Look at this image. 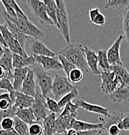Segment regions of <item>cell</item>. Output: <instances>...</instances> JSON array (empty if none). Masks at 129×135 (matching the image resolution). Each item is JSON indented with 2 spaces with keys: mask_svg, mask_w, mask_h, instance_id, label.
Instances as JSON below:
<instances>
[{
  "mask_svg": "<svg viewBox=\"0 0 129 135\" xmlns=\"http://www.w3.org/2000/svg\"><path fill=\"white\" fill-rule=\"evenodd\" d=\"M76 118L74 116H58L56 119V134L63 133L70 129V123L72 119Z\"/></svg>",
  "mask_w": 129,
  "mask_h": 135,
  "instance_id": "cell-26",
  "label": "cell"
},
{
  "mask_svg": "<svg viewBox=\"0 0 129 135\" xmlns=\"http://www.w3.org/2000/svg\"><path fill=\"white\" fill-rule=\"evenodd\" d=\"M0 46H1V44H0Z\"/></svg>",
  "mask_w": 129,
  "mask_h": 135,
  "instance_id": "cell-52",
  "label": "cell"
},
{
  "mask_svg": "<svg viewBox=\"0 0 129 135\" xmlns=\"http://www.w3.org/2000/svg\"><path fill=\"white\" fill-rule=\"evenodd\" d=\"M34 99V102L31 108L34 112L36 122L40 123L48 116V110L46 107V98L43 96L41 92L37 90Z\"/></svg>",
  "mask_w": 129,
  "mask_h": 135,
  "instance_id": "cell-8",
  "label": "cell"
},
{
  "mask_svg": "<svg viewBox=\"0 0 129 135\" xmlns=\"http://www.w3.org/2000/svg\"><path fill=\"white\" fill-rule=\"evenodd\" d=\"M79 107L76 103H73L72 102L68 103L63 109L62 112L60 114V116H77V111L79 109Z\"/></svg>",
  "mask_w": 129,
  "mask_h": 135,
  "instance_id": "cell-34",
  "label": "cell"
},
{
  "mask_svg": "<svg viewBox=\"0 0 129 135\" xmlns=\"http://www.w3.org/2000/svg\"><path fill=\"white\" fill-rule=\"evenodd\" d=\"M111 71L114 73L120 86L129 85V72L123 64L111 66Z\"/></svg>",
  "mask_w": 129,
  "mask_h": 135,
  "instance_id": "cell-21",
  "label": "cell"
},
{
  "mask_svg": "<svg viewBox=\"0 0 129 135\" xmlns=\"http://www.w3.org/2000/svg\"><path fill=\"white\" fill-rule=\"evenodd\" d=\"M57 58H58L60 64H61L62 68V70H64V73H65L66 75V77H68L70 71L72 70H73V69L76 68L77 67L75 66H74L73 64H71L69 60H67L65 57H63L61 55H57Z\"/></svg>",
  "mask_w": 129,
  "mask_h": 135,
  "instance_id": "cell-35",
  "label": "cell"
},
{
  "mask_svg": "<svg viewBox=\"0 0 129 135\" xmlns=\"http://www.w3.org/2000/svg\"><path fill=\"white\" fill-rule=\"evenodd\" d=\"M14 122L13 118H5L1 120L0 122V126H1L2 130L7 131L13 129Z\"/></svg>",
  "mask_w": 129,
  "mask_h": 135,
  "instance_id": "cell-41",
  "label": "cell"
},
{
  "mask_svg": "<svg viewBox=\"0 0 129 135\" xmlns=\"http://www.w3.org/2000/svg\"><path fill=\"white\" fill-rule=\"evenodd\" d=\"M16 116L29 126L36 122L32 108L17 109Z\"/></svg>",
  "mask_w": 129,
  "mask_h": 135,
  "instance_id": "cell-27",
  "label": "cell"
},
{
  "mask_svg": "<svg viewBox=\"0 0 129 135\" xmlns=\"http://www.w3.org/2000/svg\"><path fill=\"white\" fill-rule=\"evenodd\" d=\"M70 129H73L77 131L87 132L103 129L102 123H92L83 121L78 120L76 118L72 119L70 123Z\"/></svg>",
  "mask_w": 129,
  "mask_h": 135,
  "instance_id": "cell-16",
  "label": "cell"
},
{
  "mask_svg": "<svg viewBox=\"0 0 129 135\" xmlns=\"http://www.w3.org/2000/svg\"><path fill=\"white\" fill-rule=\"evenodd\" d=\"M43 3L46 8V11L49 18L51 19L53 25L57 28H59L57 22V7L56 2L54 0H44Z\"/></svg>",
  "mask_w": 129,
  "mask_h": 135,
  "instance_id": "cell-28",
  "label": "cell"
},
{
  "mask_svg": "<svg viewBox=\"0 0 129 135\" xmlns=\"http://www.w3.org/2000/svg\"><path fill=\"white\" fill-rule=\"evenodd\" d=\"M29 68L14 69L12 71V86L14 90L21 92L22 84L27 75Z\"/></svg>",
  "mask_w": 129,
  "mask_h": 135,
  "instance_id": "cell-20",
  "label": "cell"
},
{
  "mask_svg": "<svg viewBox=\"0 0 129 135\" xmlns=\"http://www.w3.org/2000/svg\"><path fill=\"white\" fill-rule=\"evenodd\" d=\"M0 30H1L3 38L7 46V47L12 53L19 55L23 56V57L29 56L26 53V50L22 48L19 42L13 37L12 34L7 29V27L5 23L0 24Z\"/></svg>",
  "mask_w": 129,
  "mask_h": 135,
  "instance_id": "cell-7",
  "label": "cell"
},
{
  "mask_svg": "<svg viewBox=\"0 0 129 135\" xmlns=\"http://www.w3.org/2000/svg\"><path fill=\"white\" fill-rule=\"evenodd\" d=\"M36 81L33 69L29 68L23 84H22L21 92L29 96L34 97L36 95Z\"/></svg>",
  "mask_w": 129,
  "mask_h": 135,
  "instance_id": "cell-15",
  "label": "cell"
},
{
  "mask_svg": "<svg viewBox=\"0 0 129 135\" xmlns=\"http://www.w3.org/2000/svg\"><path fill=\"white\" fill-rule=\"evenodd\" d=\"M76 88V87L70 82L66 76H62L55 74L53 80L51 92L54 98L59 99L64 95Z\"/></svg>",
  "mask_w": 129,
  "mask_h": 135,
  "instance_id": "cell-4",
  "label": "cell"
},
{
  "mask_svg": "<svg viewBox=\"0 0 129 135\" xmlns=\"http://www.w3.org/2000/svg\"><path fill=\"white\" fill-rule=\"evenodd\" d=\"M2 16L3 20H5V23L7 27V29H9V31L12 34L13 37L19 42L22 48L25 50V46H26V41L28 39V36L25 35L23 33H22L21 31L18 29V27L13 22H11L3 12Z\"/></svg>",
  "mask_w": 129,
  "mask_h": 135,
  "instance_id": "cell-14",
  "label": "cell"
},
{
  "mask_svg": "<svg viewBox=\"0 0 129 135\" xmlns=\"http://www.w3.org/2000/svg\"><path fill=\"white\" fill-rule=\"evenodd\" d=\"M121 131L117 125H112L108 127L107 130V133L108 135H120Z\"/></svg>",
  "mask_w": 129,
  "mask_h": 135,
  "instance_id": "cell-44",
  "label": "cell"
},
{
  "mask_svg": "<svg viewBox=\"0 0 129 135\" xmlns=\"http://www.w3.org/2000/svg\"><path fill=\"white\" fill-rule=\"evenodd\" d=\"M91 135H108L107 133V131H105V129H99V130H95L93 133H92Z\"/></svg>",
  "mask_w": 129,
  "mask_h": 135,
  "instance_id": "cell-48",
  "label": "cell"
},
{
  "mask_svg": "<svg viewBox=\"0 0 129 135\" xmlns=\"http://www.w3.org/2000/svg\"><path fill=\"white\" fill-rule=\"evenodd\" d=\"M100 10L98 8H91L89 11V16L91 22L96 18V16L100 13Z\"/></svg>",
  "mask_w": 129,
  "mask_h": 135,
  "instance_id": "cell-46",
  "label": "cell"
},
{
  "mask_svg": "<svg viewBox=\"0 0 129 135\" xmlns=\"http://www.w3.org/2000/svg\"><path fill=\"white\" fill-rule=\"evenodd\" d=\"M5 71L2 67L0 66V79H4L5 77Z\"/></svg>",
  "mask_w": 129,
  "mask_h": 135,
  "instance_id": "cell-50",
  "label": "cell"
},
{
  "mask_svg": "<svg viewBox=\"0 0 129 135\" xmlns=\"http://www.w3.org/2000/svg\"><path fill=\"white\" fill-rule=\"evenodd\" d=\"M0 90H7L8 92L14 90L12 83L7 79H0Z\"/></svg>",
  "mask_w": 129,
  "mask_h": 135,
  "instance_id": "cell-42",
  "label": "cell"
},
{
  "mask_svg": "<svg viewBox=\"0 0 129 135\" xmlns=\"http://www.w3.org/2000/svg\"><path fill=\"white\" fill-rule=\"evenodd\" d=\"M0 44H1V46L4 47H7V46L6 43H5V40H4L3 38L2 34H1V30H0Z\"/></svg>",
  "mask_w": 129,
  "mask_h": 135,
  "instance_id": "cell-49",
  "label": "cell"
},
{
  "mask_svg": "<svg viewBox=\"0 0 129 135\" xmlns=\"http://www.w3.org/2000/svg\"><path fill=\"white\" fill-rule=\"evenodd\" d=\"M83 76V71L76 68L70 71L68 79L71 83H77L82 81Z\"/></svg>",
  "mask_w": 129,
  "mask_h": 135,
  "instance_id": "cell-36",
  "label": "cell"
},
{
  "mask_svg": "<svg viewBox=\"0 0 129 135\" xmlns=\"http://www.w3.org/2000/svg\"><path fill=\"white\" fill-rule=\"evenodd\" d=\"M29 135H43V127L39 122H34L29 126Z\"/></svg>",
  "mask_w": 129,
  "mask_h": 135,
  "instance_id": "cell-39",
  "label": "cell"
},
{
  "mask_svg": "<svg viewBox=\"0 0 129 135\" xmlns=\"http://www.w3.org/2000/svg\"><path fill=\"white\" fill-rule=\"evenodd\" d=\"M14 125V129L19 135H29L28 133V129H29V125L23 122L21 119L17 117L13 118Z\"/></svg>",
  "mask_w": 129,
  "mask_h": 135,
  "instance_id": "cell-30",
  "label": "cell"
},
{
  "mask_svg": "<svg viewBox=\"0 0 129 135\" xmlns=\"http://www.w3.org/2000/svg\"><path fill=\"white\" fill-rule=\"evenodd\" d=\"M85 58L86 61L90 70L94 75H101L100 70L98 67V59L96 52L92 50L88 46H84Z\"/></svg>",
  "mask_w": 129,
  "mask_h": 135,
  "instance_id": "cell-17",
  "label": "cell"
},
{
  "mask_svg": "<svg viewBox=\"0 0 129 135\" xmlns=\"http://www.w3.org/2000/svg\"><path fill=\"white\" fill-rule=\"evenodd\" d=\"M110 99L115 103H121L129 101V85L120 86L109 95Z\"/></svg>",
  "mask_w": 129,
  "mask_h": 135,
  "instance_id": "cell-23",
  "label": "cell"
},
{
  "mask_svg": "<svg viewBox=\"0 0 129 135\" xmlns=\"http://www.w3.org/2000/svg\"><path fill=\"white\" fill-rule=\"evenodd\" d=\"M124 39L123 35H120L107 51V58L110 66L123 64L121 59L120 48L121 42Z\"/></svg>",
  "mask_w": 129,
  "mask_h": 135,
  "instance_id": "cell-10",
  "label": "cell"
},
{
  "mask_svg": "<svg viewBox=\"0 0 129 135\" xmlns=\"http://www.w3.org/2000/svg\"><path fill=\"white\" fill-rule=\"evenodd\" d=\"M35 64L36 61L33 55L28 57H23L19 55L12 54V66L14 69L29 68L30 66H34Z\"/></svg>",
  "mask_w": 129,
  "mask_h": 135,
  "instance_id": "cell-22",
  "label": "cell"
},
{
  "mask_svg": "<svg viewBox=\"0 0 129 135\" xmlns=\"http://www.w3.org/2000/svg\"><path fill=\"white\" fill-rule=\"evenodd\" d=\"M7 2L12 7V8H13L14 11L15 13H16L17 18H20V19H29L27 18V16H26V14L23 12L21 8L19 7L18 4L17 3L16 1L14 0H6Z\"/></svg>",
  "mask_w": 129,
  "mask_h": 135,
  "instance_id": "cell-38",
  "label": "cell"
},
{
  "mask_svg": "<svg viewBox=\"0 0 129 135\" xmlns=\"http://www.w3.org/2000/svg\"><path fill=\"white\" fill-rule=\"evenodd\" d=\"M33 66L34 68L33 70L34 71L36 83L38 84L40 88V92L43 96L45 98H47L50 92H51L53 79L51 76L42 68L37 66L36 64Z\"/></svg>",
  "mask_w": 129,
  "mask_h": 135,
  "instance_id": "cell-5",
  "label": "cell"
},
{
  "mask_svg": "<svg viewBox=\"0 0 129 135\" xmlns=\"http://www.w3.org/2000/svg\"><path fill=\"white\" fill-rule=\"evenodd\" d=\"M12 54L8 47H3V51L0 57V66H1L5 70V77L4 79L12 80Z\"/></svg>",
  "mask_w": 129,
  "mask_h": 135,
  "instance_id": "cell-12",
  "label": "cell"
},
{
  "mask_svg": "<svg viewBox=\"0 0 129 135\" xmlns=\"http://www.w3.org/2000/svg\"><path fill=\"white\" fill-rule=\"evenodd\" d=\"M92 23L94 25H98V26H103L106 23V18L103 13L100 12L96 18L92 22Z\"/></svg>",
  "mask_w": 129,
  "mask_h": 135,
  "instance_id": "cell-43",
  "label": "cell"
},
{
  "mask_svg": "<svg viewBox=\"0 0 129 135\" xmlns=\"http://www.w3.org/2000/svg\"><path fill=\"white\" fill-rule=\"evenodd\" d=\"M46 107L47 110L51 112V113L53 114H59L60 112V108L58 106V104L57 101L54 99H52L49 97L46 98Z\"/></svg>",
  "mask_w": 129,
  "mask_h": 135,
  "instance_id": "cell-37",
  "label": "cell"
},
{
  "mask_svg": "<svg viewBox=\"0 0 129 135\" xmlns=\"http://www.w3.org/2000/svg\"><path fill=\"white\" fill-rule=\"evenodd\" d=\"M125 114L123 112H117V111H111L110 114L107 117L101 116L99 118L100 123H102L103 129L107 131L108 129L112 125H117L124 117Z\"/></svg>",
  "mask_w": 129,
  "mask_h": 135,
  "instance_id": "cell-18",
  "label": "cell"
},
{
  "mask_svg": "<svg viewBox=\"0 0 129 135\" xmlns=\"http://www.w3.org/2000/svg\"><path fill=\"white\" fill-rule=\"evenodd\" d=\"M75 103L79 107V108H81L84 110L87 111V112L100 114L104 117H107L110 114V108H105L100 106V105L89 103L84 100L83 98L78 99L76 101Z\"/></svg>",
  "mask_w": 129,
  "mask_h": 135,
  "instance_id": "cell-13",
  "label": "cell"
},
{
  "mask_svg": "<svg viewBox=\"0 0 129 135\" xmlns=\"http://www.w3.org/2000/svg\"><path fill=\"white\" fill-rule=\"evenodd\" d=\"M121 123L123 127V131L129 132V113L124 115V117L121 120Z\"/></svg>",
  "mask_w": 129,
  "mask_h": 135,
  "instance_id": "cell-45",
  "label": "cell"
},
{
  "mask_svg": "<svg viewBox=\"0 0 129 135\" xmlns=\"http://www.w3.org/2000/svg\"><path fill=\"white\" fill-rule=\"evenodd\" d=\"M30 49L34 55L44 56V57H54L57 55V53L49 49L40 40H35L31 45Z\"/></svg>",
  "mask_w": 129,
  "mask_h": 135,
  "instance_id": "cell-19",
  "label": "cell"
},
{
  "mask_svg": "<svg viewBox=\"0 0 129 135\" xmlns=\"http://www.w3.org/2000/svg\"><path fill=\"white\" fill-rule=\"evenodd\" d=\"M3 47H3V46H0V57H1L3 51Z\"/></svg>",
  "mask_w": 129,
  "mask_h": 135,
  "instance_id": "cell-51",
  "label": "cell"
},
{
  "mask_svg": "<svg viewBox=\"0 0 129 135\" xmlns=\"http://www.w3.org/2000/svg\"><path fill=\"white\" fill-rule=\"evenodd\" d=\"M57 114L50 113L42 121L43 135H54L56 134Z\"/></svg>",
  "mask_w": 129,
  "mask_h": 135,
  "instance_id": "cell-24",
  "label": "cell"
},
{
  "mask_svg": "<svg viewBox=\"0 0 129 135\" xmlns=\"http://www.w3.org/2000/svg\"><path fill=\"white\" fill-rule=\"evenodd\" d=\"M57 7V22L58 24V29L61 32L62 35L68 45L70 44L71 37H70V30L66 5L63 0H55Z\"/></svg>",
  "mask_w": 129,
  "mask_h": 135,
  "instance_id": "cell-2",
  "label": "cell"
},
{
  "mask_svg": "<svg viewBox=\"0 0 129 135\" xmlns=\"http://www.w3.org/2000/svg\"><path fill=\"white\" fill-rule=\"evenodd\" d=\"M17 109V108H16L13 105L9 109L5 110H0V122L5 118H14L16 117Z\"/></svg>",
  "mask_w": 129,
  "mask_h": 135,
  "instance_id": "cell-40",
  "label": "cell"
},
{
  "mask_svg": "<svg viewBox=\"0 0 129 135\" xmlns=\"http://www.w3.org/2000/svg\"><path fill=\"white\" fill-rule=\"evenodd\" d=\"M34 100L33 97L29 96L21 92H17L14 106L19 109L31 108Z\"/></svg>",
  "mask_w": 129,
  "mask_h": 135,
  "instance_id": "cell-25",
  "label": "cell"
},
{
  "mask_svg": "<svg viewBox=\"0 0 129 135\" xmlns=\"http://www.w3.org/2000/svg\"><path fill=\"white\" fill-rule=\"evenodd\" d=\"M98 59V67L100 68L102 71H110L111 66L108 62L107 58V51L105 50H98L97 51Z\"/></svg>",
  "mask_w": 129,
  "mask_h": 135,
  "instance_id": "cell-29",
  "label": "cell"
},
{
  "mask_svg": "<svg viewBox=\"0 0 129 135\" xmlns=\"http://www.w3.org/2000/svg\"><path fill=\"white\" fill-rule=\"evenodd\" d=\"M36 63H38L41 66L42 68L46 71L49 70H54V71H59L62 70V65L60 61L57 57H49L44 56L34 55Z\"/></svg>",
  "mask_w": 129,
  "mask_h": 135,
  "instance_id": "cell-11",
  "label": "cell"
},
{
  "mask_svg": "<svg viewBox=\"0 0 129 135\" xmlns=\"http://www.w3.org/2000/svg\"><path fill=\"white\" fill-rule=\"evenodd\" d=\"M129 5V0H108L105 5V8H113L115 9L124 10Z\"/></svg>",
  "mask_w": 129,
  "mask_h": 135,
  "instance_id": "cell-33",
  "label": "cell"
},
{
  "mask_svg": "<svg viewBox=\"0 0 129 135\" xmlns=\"http://www.w3.org/2000/svg\"><path fill=\"white\" fill-rule=\"evenodd\" d=\"M100 75L101 78V88L105 94L110 95L120 87L113 71H101Z\"/></svg>",
  "mask_w": 129,
  "mask_h": 135,
  "instance_id": "cell-9",
  "label": "cell"
},
{
  "mask_svg": "<svg viewBox=\"0 0 129 135\" xmlns=\"http://www.w3.org/2000/svg\"><path fill=\"white\" fill-rule=\"evenodd\" d=\"M57 55H62L82 71L89 72L90 69L86 61L84 46L81 44H70L58 51Z\"/></svg>",
  "mask_w": 129,
  "mask_h": 135,
  "instance_id": "cell-1",
  "label": "cell"
},
{
  "mask_svg": "<svg viewBox=\"0 0 129 135\" xmlns=\"http://www.w3.org/2000/svg\"><path fill=\"white\" fill-rule=\"evenodd\" d=\"M123 29L124 38L129 44V5L124 10L123 13Z\"/></svg>",
  "mask_w": 129,
  "mask_h": 135,
  "instance_id": "cell-32",
  "label": "cell"
},
{
  "mask_svg": "<svg viewBox=\"0 0 129 135\" xmlns=\"http://www.w3.org/2000/svg\"><path fill=\"white\" fill-rule=\"evenodd\" d=\"M78 95V92L77 89L75 88L74 90H73L72 91L68 93L67 94H66L65 95L61 98L58 101V106L60 109H62V107H64L68 103L71 102V101L73 99H74L75 98H76Z\"/></svg>",
  "mask_w": 129,
  "mask_h": 135,
  "instance_id": "cell-31",
  "label": "cell"
},
{
  "mask_svg": "<svg viewBox=\"0 0 129 135\" xmlns=\"http://www.w3.org/2000/svg\"><path fill=\"white\" fill-rule=\"evenodd\" d=\"M0 135H19L17 132L15 131V129H12L11 130L4 131V130H0Z\"/></svg>",
  "mask_w": 129,
  "mask_h": 135,
  "instance_id": "cell-47",
  "label": "cell"
},
{
  "mask_svg": "<svg viewBox=\"0 0 129 135\" xmlns=\"http://www.w3.org/2000/svg\"><path fill=\"white\" fill-rule=\"evenodd\" d=\"M27 3L33 16L40 23L47 25H54L47 15L43 1L27 0Z\"/></svg>",
  "mask_w": 129,
  "mask_h": 135,
  "instance_id": "cell-6",
  "label": "cell"
},
{
  "mask_svg": "<svg viewBox=\"0 0 129 135\" xmlns=\"http://www.w3.org/2000/svg\"><path fill=\"white\" fill-rule=\"evenodd\" d=\"M3 13L8 18L13 22L18 29L21 31L22 33L27 36H32L36 40H40V39L43 38L45 36V33L41 29L38 28L34 24H33L29 19H12L4 11Z\"/></svg>",
  "mask_w": 129,
  "mask_h": 135,
  "instance_id": "cell-3",
  "label": "cell"
}]
</instances>
